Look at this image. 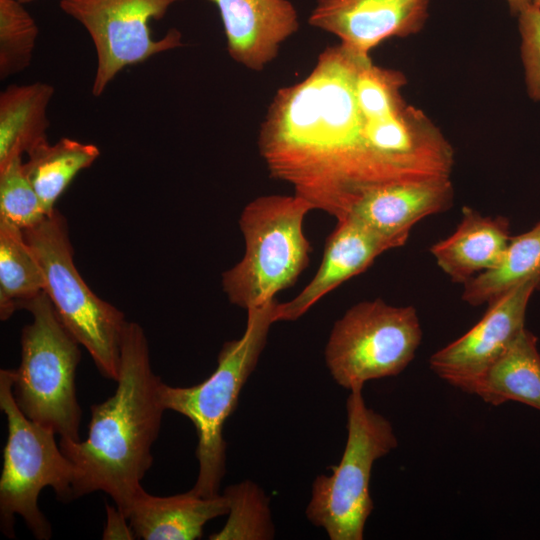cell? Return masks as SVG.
<instances>
[{"mask_svg": "<svg viewBox=\"0 0 540 540\" xmlns=\"http://www.w3.org/2000/svg\"><path fill=\"white\" fill-rule=\"evenodd\" d=\"M406 84L369 54L340 43L324 49L303 80L276 92L261 123L270 175L337 220L377 187L450 176L453 148L404 100Z\"/></svg>", "mask_w": 540, "mask_h": 540, "instance_id": "obj_1", "label": "cell"}, {"mask_svg": "<svg viewBox=\"0 0 540 540\" xmlns=\"http://www.w3.org/2000/svg\"><path fill=\"white\" fill-rule=\"evenodd\" d=\"M117 388L112 396L91 406L85 440L63 441L62 452L75 468L73 498L103 491L126 515L141 481L153 462L165 411L158 393L161 379L151 367L142 327L128 322L121 342Z\"/></svg>", "mask_w": 540, "mask_h": 540, "instance_id": "obj_2", "label": "cell"}, {"mask_svg": "<svg viewBox=\"0 0 540 540\" xmlns=\"http://www.w3.org/2000/svg\"><path fill=\"white\" fill-rule=\"evenodd\" d=\"M278 303L274 298L247 310L245 332L239 339L224 343L215 371L203 382L189 387L169 386L162 381L159 384L165 410L184 415L196 429L199 470L191 490L202 497L219 495L226 463L223 426L258 363L271 325L277 322Z\"/></svg>", "mask_w": 540, "mask_h": 540, "instance_id": "obj_3", "label": "cell"}, {"mask_svg": "<svg viewBox=\"0 0 540 540\" xmlns=\"http://www.w3.org/2000/svg\"><path fill=\"white\" fill-rule=\"evenodd\" d=\"M313 206L296 195H265L243 209L239 226L243 258L222 274L229 301L246 310L292 286L308 266L311 245L303 230Z\"/></svg>", "mask_w": 540, "mask_h": 540, "instance_id": "obj_4", "label": "cell"}, {"mask_svg": "<svg viewBox=\"0 0 540 540\" xmlns=\"http://www.w3.org/2000/svg\"><path fill=\"white\" fill-rule=\"evenodd\" d=\"M24 309L33 317L21 333V362L12 369V392L19 409L63 441H79L81 408L76 394L80 344L60 321L43 292Z\"/></svg>", "mask_w": 540, "mask_h": 540, "instance_id": "obj_5", "label": "cell"}, {"mask_svg": "<svg viewBox=\"0 0 540 540\" xmlns=\"http://www.w3.org/2000/svg\"><path fill=\"white\" fill-rule=\"evenodd\" d=\"M23 233L41 265L44 292L60 321L85 347L100 373L116 381L127 321L122 311L99 298L79 274L66 219L55 209Z\"/></svg>", "mask_w": 540, "mask_h": 540, "instance_id": "obj_6", "label": "cell"}, {"mask_svg": "<svg viewBox=\"0 0 540 540\" xmlns=\"http://www.w3.org/2000/svg\"><path fill=\"white\" fill-rule=\"evenodd\" d=\"M0 408L7 418L8 437L0 477V524L14 537L20 515L37 539H49L52 528L38 507L41 490L51 487L62 501L73 498L75 468L58 446L56 433L29 419L12 392V369L0 370Z\"/></svg>", "mask_w": 540, "mask_h": 540, "instance_id": "obj_7", "label": "cell"}, {"mask_svg": "<svg viewBox=\"0 0 540 540\" xmlns=\"http://www.w3.org/2000/svg\"><path fill=\"white\" fill-rule=\"evenodd\" d=\"M363 387L347 398V441L341 461L332 474L313 482L306 515L323 528L331 540H362L374 505L369 483L374 462L398 446L388 419L365 404Z\"/></svg>", "mask_w": 540, "mask_h": 540, "instance_id": "obj_8", "label": "cell"}, {"mask_svg": "<svg viewBox=\"0 0 540 540\" xmlns=\"http://www.w3.org/2000/svg\"><path fill=\"white\" fill-rule=\"evenodd\" d=\"M421 339L414 307H396L381 299L362 301L335 322L325 362L337 384L351 390L400 374L414 359Z\"/></svg>", "mask_w": 540, "mask_h": 540, "instance_id": "obj_9", "label": "cell"}, {"mask_svg": "<svg viewBox=\"0 0 540 540\" xmlns=\"http://www.w3.org/2000/svg\"><path fill=\"white\" fill-rule=\"evenodd\" d=\"M181 0H61L64 13L78 21L89 33L97 55L92 94L100 96L125 67L153 55L182 46L176 28L154 39L150 22L160 20Z\"/></svg>", "mask_w": 540, "mask_h": 540, "instance_id": "obj_10", "label": "cell"}, {"mask_svg": "<svg viewBox=\"0 0 540 540\" xmlns=\"http://www.w3.org/2000/svg\"><path fill=\"white\" fill-rule=\"evenodd\" d=\"M537 289V282L527 281L489 303L472 328L431 355L430 369L452 386L473 394L481 376L525 328L528 303Z\"/></svg>", "mask_w": 540, "mask_h": 540, "instance_id": "obj_11", "label": "cell"}, {"mask_svg": "<svg viewBox=\"0 0 540 540\" xmlns=\"http://www.w3.org/2000/svg\"><path fill=\"white\" fill-rule=\"evenodd\" d=\"M430 0H317L308 23L340 44L369 54L383 41L420 32Z\"/></svg>", "mask_w": 540, "mask_h": 540, "instance_id": "obj_12", "label": "cell"}, {"mask_svg": "<svg viewBox=\"0 0 540 540\" xmlns=\"http://www.w3.org/2000/svg\"><path fill=\"white\" fill-rule=\"evenodd\" d=\"M398 247L352 215L337 220L327 237L319 269L295 298L278 303L277 321L298 319L330 291L366 271L379 255Z\"/></svg>", "mask_w": 540, "mask_h": 540, "instance_id": "obj_13", "label": "cell"}, {"mask_svg": "<svg viewBox=\"0 0 540 540\" xmlns=\"http://www.w3.org/2000/svg\"><path fill=\"white\" fill-rule=\"evenodd\" d=\"M221 16L230 57L245 68L263 70L299 29L289 0H208Z\"/></svg>", "mask_w": 540, "mask_h": 540, "instance_id": "obj_14", "label": "cell"}, {"mask_svg": "<svg viewBox=\"0 0 540 540\" xmlns=\"http://www.w3.org/2000/svg\"><path fill=\"white\" fill-rule=\"evenodd\" d=\"M453 199L450 176L409 180L372 189L354 204L348 215L401 247L416 223L448 210Z\"/></svg>", "mask_w": 540, "mask_h": 540, "instance_id": "obj_15", "label": "cell"}, {"mask_svg": "<svg viewBox=\"0 0 540 540\" xmlns=\"http://www.w3.org/2000/svg\"><path fill=\"white\" fill-rule=\"evenodd\" d=\"M511 237L506 217L485 216L464 206L455 231L433 244L430 252L453 282L465 285L499 263Z\"/></svg>", "mask_w": 540, "mask_h": 540, "instance_id": "obj_16", "label": "cell"}, {"mask_svg": "<svg viewBox=\"0 0 540 540\" xmlns=\"http://www.w3.org/2000/svg\"><path fill=\"white\" fill-rule=\"evenodd\" d=\"M227 498L202 497L192 490L155 496L142 489L126 513L135 538L144 540H194L202 536L204 525L228 514Z\"/></svg>", "mask_w": 540, "mask_h": 540, "instance_id": "obj_17", "label": "cell"}, {"mask_svg": "<svg viewBox=\"0 0 540 540\" xmlns=\"http://www.w3.org/2000/svg\"><path fill=\"white\" fill-rule=\"evenodd\" d=\"M55 93L45 82L10 85L0 94V168L48 142V105Z\"/></svg>", "mask_w": 540, "mask_h": 540, "instance_id": "obj_18", "label": "cell"}, {"mask_svg": "<svg viewBox=\"0 0 540 540\" xmlns=\"http://www.w3.org/2000/svg\"><path fill=\"white\" fill-rule=\"evenodd\" d=\"M537 337L524 328L476 383L473 394L499 406L509 401L540 411V353Z\"/></svg>", "mask_w": 540, "mask_h": 540, "instance_id": "obj_19", "label": "cell"}, {"mask_svg": "<svg viewBox=\"0 0 540 540\" xmlns=\"http://www.w3.org/2000/svg\"><path fill=\"white\" fill-rule=\"evenodd\" d=\"M27 155L28 161L23 162L24 173L47 213L51 214L56 200L72 179L90 167L100 151L94 144L61 138L52 145L43 143Z\"/></svg>", "mask_w": 540, "mask_h": 540, "instance_id": "obj_20", "label": "cell"}, {"mask_svg": "<svg viewBox=\"0 0 540 540\" xmlns=\"http://www.w3.org/2000/svg\"><path fill=\"white\" fill-rule=\"evenodd\" d=\"M527 281L537 282L540 289V221L512 236L499 263L464 285L462 299L472 306L489 304Z\"/></svg>", "mask_w": 540, "mask_h": 540, "instance_id": "obj_21", "label": "cell"}, {"mask_svg": "<svg viewBox=\"0 0 540 540\" xmlns=\"http://www.w3.org/2000/svg\"><path fill=\"white\" fill-rule=\"evenodd\" d=\"M41 265L21 229L0 222V317L7 320L15 310L44 292Z\"/></svg>", "mask_w": 540, "mask_h": 540, "instance_id": "obj_22", "label": "cell"}, {"mask_svg": "<svg viewBox=\"0 0 540 540\" xmlns=\"http://www.w3.org/2000/svg\"><path fill=\"white\" fill-rule=\"evenodd\" d=\"M223 495L227 498L228 520L211 540H266L274 538L269 498L255 483L246 480L229 486Z\"/></svg>", "mask_w": 540, "mask_h": 540, "instance_id": "obj_23", "label": "cell"}, {"mask_svg": "<svg viewBox=\"0 0 540 540\" xmlns=\"http://www.w3.org/2000/svg\"><path fill=\"white\" fill-rule=\"evenodd\" d=\"M38 27L17 0H0V78L7 79L30 66Z\"/></svg>", "mask_w": 540, "mask_h": 540, "instance_id": "obj_24", "label": "cell"}, {"mask_svg": "<svg viewBox=\"0 0 540 540\" xmlns=\"http://www.w3.org/2000/svg\"><path fill=\"white\" fill-rule=\"evenodd\" d=\"M48 215L24 173L22 157L0 168V222L24 231Z\"/></svg>", "mask_w": 540, "mask_h": 540, "instance_id": "obj_25", "label": "cell"}, {"mask_svg": "<svg viewBox=\"0 0 540 540\" xmlns=\"http://www.w3.org/2000/svg\"><path fill=\"white\" fill-rule=\"evenodd\" d=\"M521 57L529 96L540 100V7L531 4L518 14Z\"/></svg>", "mask_w": 540, "mask_h": 540, "instance_id": "obj_26", "label": "cell"}, {"mask_svg": "<svg viewBox=\"0 0 540 540\" xmlns=\"http://www.w3.org/2000/svg\"><path fill=\"white\" fill-rule=\"evenodd\" d=\"M107 521L103 539H135V534L126 516L115 506L106 504Z\"/></svg>", "mask_w": 540, "mask_h": 540, "instance_id": "obj_27", "label": "cell"}, {"mask_svg": "<svg viewBox=\"0 0 540 540\" xmlns=\"http://www.w3.org/2000/svg\"><path fill=\"white\" fill-rule=\"evenodd\" d=\"M510 11L512 14L518 15L521 11H523L525 8L530 6L532 3V0H506Z\"/></svg>", "mask_w": 540, "mask_h": 540, "instance_id": "obj_28", "label": "cell"}, {"mask_svg": "<svg viewBox=\"0 0 540 540\" xmlns=\"http://www.w3.org/2000/svg\"><path fill=\"white\" fill-rule=\"evenodd\" d=\"M532 3L538 7H540V0H532Z\"/></svg>", "mask_w": 540, "mask_h": 540, "instance_id": "obj_29", "label": "cell"}, {"mask_svg": "<svg viewBox=\"0 0 540 540\" xmlns=\"http://www.w3.org/2000/svg\"><path fill=\"white\" fill-rule=\"evenodd\" d=\"M17 1L21 2L22 4H25V3L32 2L34 0H17Z\"/></svg>", "mask_w": 540, "mask_h": 540, "instance_id": "obj_30", "label": "cell"}]
</instances>
